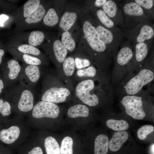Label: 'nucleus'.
Segmentation results:
<instances>
[{
	"label": "nucleus",
	"mask_w": 154,
	"mask_h": 154,
	"mask_svg": "<svg viewBox=\"0 0 154 154\" xmlns=\"http://www.w3.org/2000/svg\"><path fill=\"white\" fill-rule=\"evenodd\" d=\"M18 82L23 86L34 89L41 76L40 66L23 64Z\"/></svg>",
	"instance_id": "12"
},
{
	"label": "nucleus",
	"mask_w": 154,
	"mask_h": 154,
	"mask_svg": "<svg viewBox=\"0 0 154 154\" xmlns=\"http://www.w3.org/2000/svg\"><path fill=\"white\" fill-rule=\"evenodd\" d=\"M106 124L109 128L118 131L126 130L129 127L128 123L126 121L123 120L109 119L107 121Z\"/></svg>",
	"instance_id": "31"
},
{
	"label": "nucleus",
	"mask_w": 154,
	"mask_h": 154,
	"mask_svg": "<svg viewBox=\"0 0 154 154\" xmlns=\"http://www.w3.org/2000/svg\"><path fill=\"white\" fill-rule=\"evenodd\" d=\"M107 0H96L94 2V6L97 7H102Z\"/></svg>",
	"instance_id": "42"
},
{
	"label": "nucleus",
	"mask_w": 154,
	"mask_h": 154,
	"mask_svg": "<svg viewBox=\"0 0 154 154\" xmlns=\"http://www.w3.org/2000/svg\"><path fill=\"white\" fill-rule=\"evenodd\" d=\"M42 44L41 46L46 55L52 61L56 67L60 66L66 58L68 50L59 39L53 38Z\"/></svg>",
	"instance_id": "6"
},
{
	"label": "nucleus",
	"mask_w": 154,
	"mask_h": 154,
	"mask_svg": "<svg viewBox=\"0 0 154 154\" xmlns=\"http://www.w3.org/2000/svg\"><path fill=\"white\" fill-rule=\"evenodd\" d=\"M20 134L19 128L12 126L7 129L0 131V140L4 143L10 144L13 143L19 137Z\"/></svg>",
	"instance_id": "24"
},
{
	"label": "nucleus",
	"mask_w": 154,
	"mask_h": 154,
	"mask_svg": "<svg viewBox=\"0 0 154 154\" xmlns=\"http://www.w3.org/2000/svg\"><path fill=\"white\" fill-rule=\"evenodd\" d=\"M124 34L125 37L134 44L152 40L154 36L153 26L149 21L141 22Z\"/></svg>",
	"instance_id": "7"
},
{
	"label": "nucleus",
	"mask_w": 154,
	"mask_h": 154,
	"mask_svg": "<svg viewBox=\"0 0 154 154\" xmlns=\"http://www.w3.org/2000/svg\"><path fill=\"white\" fill-rule=\"evenodd\" d=\"M96 10L95 14L96 19H95L99 23L113 32L120 33L125 36L123 31L117 26L102 9Z\"/></svg>",
	"instance_id": "20"
},
{
	"label": "nucleus",
	"mask_w": 154,
	"mask_h": 154,
	"mask_svg": "<svg viewBox=\"0 0 154 154\" xmlns=\"http://www.w3.org/2000/svg\"><path fill=\"white\" fill-rule=\"evenodd\" d=\"M9 20H11V21L10 16H9L8 15L4 14L0 15V26L3 27L5 23Z\"/></svg>",
	"instance_id": "39"
},
{
	"label": "nucleus",
	"mask_w": 154,
	"mask_h": 154,
	"mask_svg": "<svg viewBox=\"0 0 154 154\" xmlns=\"http://www.w3.org/2000/svg\"><path fill=\"white\" fill-rule=\"evenodd\" d=\"M28 154H43V152L40 147H37L33 148L29 151Z\"/></svg>",
	"instance_id": "41"
},
{
	"label": "nucleus",
	"mask_w": 154,
	"mask_h": 154,
	"mask_svg": "<svg viewBox=\"0 0 154 154\" xmlns=\"http://www.w3.org/2000/svg\"><path fill=\"white\" fill-rule=\"evenodd\" d=\"M152 40L132 44L133 47L135 50V57L136 62H141L147 56L150 46L152 45Z\"/></svg>",
	"instance_id": "22"
},
{
	"label": "nucleus",
	"mask_w": 154,
	"mask_h": 154,
	"mask_svg": "<svg viewBox=\"0 0 154 154\" xmlns=\"http://www.w3.org/2000/svg\"><path fill=\"white\" fill-rule=\"evenodd\" d=\"M45 37L40 31L20 32L12 35L11 43L27 44L37 48L42 44Z\"/></svg>",
	"instance_id": "13"
},
{
	"label": "nucleus",
	"mask_w": 154,
	"mask_h": 154,
	"mask_svg": "<svg viewBox=\"0 0 154 154\" xmlns=\"http://www.w3.org/2000/svg\"><path fill=\"white\" fill-rule=\"evenodd\" d=\"M154 78V74L151 70L145 68L131 78L125 86V91L128 95L137 93L145 85L151 82Z\"/></svg>",
	"instance_id": "8"
},
{
	"label": "nucleus",
	"mask_w": 154,
	"mask_h": 154,
	"mask_svg": "<svg viewBox=\"0 0 154 154\" xmlns=\"http://www.w3.org/2000/svg\"><path fill=\"white\" fill-rule=\"evenodd\" d=\"M32 110L33 117L37 118H55L58 116L60 112L59 107L55 103L42 100L34 106Z\"/></svg>",
	"instance_id": "16"
},
{
	"label": "nucleus",
	"mask_w": 154,
	"mask_h": 154,
	"mask_svg": "<svg viewBox=\"0 0 154 154\" xmlns=\"http://www.w3.org/2000/svg\"><path fill=\"white\" fill-rule=\"evenodd\" d=\"M9 46L21 53L32 55L39 58L45 65H47L48 63L46 55L42 53L36 47L27 44L11 43Z\"/></svg>",
	"instance_id": "18"
},
{
	"label": "nucleus",
	"mask_w": 154,
	"mask_h": 154,
	"mask_svg": "<svg viewBox=\"0 0 154 154\" xmlns=\"http://www.w3.org/2000/svg\"><path fill=\"white\" fill-rule=\"evenodd\" d=\"M40 0H28L23 5L17 7L10 15L11 22L16 26L30 16L41 3Z\"/></svg>",
	"instance_id": "15"
},
{
	"label": "nucleus",
	"mask_w": 154,
	"mask_h": 154,
	"mask_svg": "<svg viewBox=\"0 0 154 154\" xmlns=\"http://www.w3.org/2000/svg\"><path fill=\"white\" fill-rule=\"evenodd\" d=\"M4 93L13 100L17 101V107L22 112H28L34 107V89L26 87L20 83L7 87Z\"/></svg>",
	"instance_id": "1"
},
{
	"label": "nucleus",
	"mask_w": 154,
	"mask_h": 154,
	"mask_svg": "<svg viewBox=\"0 0 154 154\" xmlns=\"http://www.w3.org/2000/svg\"><path fill=\"white\" fill-rule=\"evenodd\" d=\"M109 145V140L108 136L104 134L99 135L94 141V154H106Z\"/></svg>",
	"instance_id": "25"
},
{
	"label": "nucleus",
	"mask_w": 154,
	"mask_h": 154,
	"mask_svg": "<svg viewBox=\"0 0 154 154\" xmlns=\"http://www.w3.org/2000/svg\"><path fill=\"white\" fill-rule=\"evenodd\" d=\"M134 1L141 7L150 20L153 17V0H134Z\"/></svg>",
	"instance_id": "30"
},
{
	"label": "nucleus",
	"mask_w": 154,
	"mask_h": 154,
	"mask_svg": "<svg viewBox=\"0 0 154 154\" xmlns=\"http://www.w3.org/2000/svg\"><path fill=\"white\" fill-rule=\"evenodd\" d=\"M7 49L14 58L23 62L24 64L40 66L45 65L40 59L35 56L21 53L9 46Z\"/></svg>",
	"instance_id": "21"
},
{
	"label": "nucleus",
	"mask_w": 154,
	"mask_h": 154,
	"mask_svg": "<svg viewBox=\"0 0 154 154\" xmlns=\"http://www.w3.org/2000/svg\"><path fill=\"white\" fill-rule=\"evenodd\" d=\"M93 20L96 29L100 39L110 51L116 50L124 42V35L113 32L101 25L94 18Z\"/></svg>",
	"instance_id": "10"
},
{
	"label": "nucleus",
	"mask_w": 154,
	"mask_h": 154,
	"mask_svg": "<svg viewBox=\"0 0 154 154\" xmlns=\"http://www.w3.org/2000/svg\"><path fill=\"white\" fill-rule=\"evenodd\" d=\"M11 106L10 103L7 101H4L0 98V113L3 116L9 115L11 113Z\"/></svg>",
	"instance_id": "37"
},
{
	"label": "nucleus",
	"mask_w": 154,
	"mask_h": 154,
	"mask_svg": "<svg viewBox=\"0 0 154 154\" xmlns=\"http://www.w3.org/2000/svg\"><path fill=\"white\" fill-rule=\"evenodd\" d=\"M74 61L75 66L78 70L85 68L90 64V61L86 58L77 57L75 58Z\"/></svg>",
	"instance_id": "38"
},
{
	"label": "nucleus",
	"mask_w": 154,
	"mask_h": 154,
	"mask_svg": "<svg viewBox=\"0 0 154 154\" xmlns=\"http://www.w3.org/2000/svg\"><path fill=\"white\" fill-rule=\"evenodd\" d=\"M50 6L47 10L42 23V24L44 27L48 28L55 26L59 21L55 8L53 7H50Z\"/></svg>",
	"instance_id": "26"
},
{
	"label": "nucleus",
	"mask_w": 154,
	"mask_h": 154,
	"mask_svg": "<svg viewBox=\"0 0 154 154\" xmlns=\"http://www.w3.org/2000/svg\"><path fill=\"white\" fill-rule=\"evenodd\" d=\"M89 115V109L85 105L81 104L74 105L70 107L67 112V115L70 117H86Z\"/></svg>",
	"instance_id": "28"
},
{
	"label": "nucleus",
	"mask_w": 154,
	"mask_h": 154,
	"mask_svg": "<svg viewBox=\"0 0 154 154\" xmlns=\"http://www.w3.org/2000/svg\"><path fill=\"white\" fill-rule=\"evenodd\" d=\"M102 10L116 25L124 27L123 14L116 1L112 0H107L102 7Z\"/></svg>",
	"instance_id": "17"
},
{
	"label": "nucleus",
	"mask_w": 154,
	"mask_h": 154,
	"mask_svg": "<svg viewBox=\"0 0 154 154\" xmlns=\"http://www.w3.org/2000/svg\"><path fill=\"white\" fill-rule=\"evenodd\" d=\"M124 15V27H134L150 20L143 9L134 1H127L122 6Z\"/></svg>",
	"instance_id": "5"
},
{
	"label": "nucleus",
	"mask_w": 154,
	"mask_h": 154,
	"mask_svg": "<svg viewBox=\"0 0 154 154\" xmlns=\"http://www.w3.org/2000/svg\"><path fill=\"white\" fill-rule=\"evenodd\" d=\"M6 88L2 76L0 73V95L4 93Z\"/></svg>",
	"instance_id": "40"
},
{
	"label": "nucleus",
	"mask_w": 154,
	"mask_h": 154,
	"mask_svg": "<svg viewBox=\"0 0 154 154\" xmlns=\"http://www.w3.org/2000/svg\"><path fill=\"white\" fill-rule=\"evenodd\" d=\"M128 133L124 131H117L114 133L109 141V148L112 151L119 150L123 143L128 137Z\"/></svg>",
	"instance_id": "23"
},
{
	"label": "nucleus",
	"mask_w": 154,
	"mask_h": 154,
	"mask_svg": "<svg viewBox=\"0 0 154 154\" xmlns=\"http://www.w3.org/2000/svg\"><path fill=\"white\" fill-rule=\"evenodd\" d=\"M44 146L46 154H61L59 145L52 137L49 136L45 139Z\"/></svg>",
	"instance_id": "29"
},
{
	"label": "nucleus",
	"mask_w": 154,
	"mask_h": 154,
	"mask_svg": "<svg viewBox=\"0 0 154 154\" xmlns=\"http://www.w3.org/2000/svg\"><path fill=\"white\" fill-rule=\"evenodd\" d=\"M77 18V15L75 12H66L62 16L59 27L64 31H68L75 23Z\"/></svg>",
	"instance_id": "27"
},
{
	"label": "nucleus",
	"mask_w": 154,
	"mask_h": 154,
	"mask_svg": "<svg viewBox=\"0 0 154 154\" xmlns=\"http://www.w3.org/2000/svg\"><path fill=\"white\" fill-rule=\"evenodd\" d=\"M121 103L124 107L126 114L133 118L142 120L146 116L141 97L135 95H127L123 98Z\"/></svg>",
	"instance_id": "11"
},
{
	"label": "nucleus",
	"mask_w": 154,
	"mask_h": 154,
	"mask_svg": "<svg viewBox=\"0 0 154 154\" xmlns=\"http://www.w3.org/2000/svg\"><path fill=\"white\" fill-rule=\"evenodd\" d=\"M154 144H152L151 146L150 152L151 154H154Z\"/></svg>",
	"instance_id": "44"
},
{
	"label": "nucleus",
	"mask_w": 154,
	"mask_h": 154,
	"mask_svg": "<svg viewBox=\"0 0 154 154\" xmlns=\"http://www.w3.org/2000/svg\"><path fill=\"white\" fill-rule=\"evenodd\" d=\"M61 42L67 50L73 51L76 47L75 41L68 31H64L61 36Z\"/></svg>",
	"instance_id": "33"
},
{
	"label": "nucleus",
	"mask_w": 154,
	"mask_h": 154,
	"mask_svg": "<svg viewBox=\"0 0 154 154\" xmlns=\"http://www.w3.org/2000/svg\"><path fill=\"white\" fill-rule=\"evenodd\" d=\"M131 42L128 39L121 45V47L116 57V62L120 66H123L127 64L133 58L134 54Z\"/></svg>",
	"instance_id": "19"
},
{
	"label": "nucleus",
	"mask_w": 154,
	"mask_h": 154,
	"mask_svg": "<svg viewBox=\"0 0 154 154\" xmlns=\"http://www.w3.org/2000/svg\"><path fill=\"white\" fill-rule=\"evenodd\" d=\"M21 68V66L14 58L8 60L3 65L2 76L6 88L18 82Z\"/></svg>",
	"instance_id": "14"
},
{
	"label": "nucleus",
	"mask_w": 154,
	"mask_h": 154,
	"mask_svg": "<svg viewBox=\"0 0 154 154\" xmlns=\"http://www.w3.org/2000/svg\"><path fill=\"white\" fill-rule=\"evenodd\" d=\"M96 74V70L92 66H90L87 68L78 70L76 72V74L79 77H93Z\"/></svg>",
	"instance_id": "35"
},
{
	"label": "nucleus",
	"mask_w": 154,
	"mask_h": 154,
	"mask_svg": "<svg viewBox=\"0 0 154 154\" xmlns=\"http://www.w3.org/2000/svg\"><path fill=\"white\" fill-rule=\"evenodd\" d=\"M72 139L69 136L65 137L62 141L60 148L61 154H73Z\"/></svg>",
	"instance_id": "34"
},
{
	"label": "nucleus",
	"mask_w": 154,
	"mask_h": 154,
	"mask_svg": "<svg viewBox=\"0 0 154 154\" xmlns=\"http://www.w3.org/2000/svg\"><path fill=\"white\" fill-rule=\"evenodd\" d=\"M42 84L41 97L42 101L54 103H62L66 101L71 94L68 88L57 86L55 78L51 75L46 76Z\"/></svg>",
	"instance_id": "2"
},
{
	"label": "nucleus",
	"mask_w": 154,
	"mask_h": 154,
	"mask_svg": "<svg viewBox=\"0 0 154 154\" xmlns=\"http://www.w3.org/2000/svg\"><path fill=\"white\" fill-rule=\"evenodd\" d=\"M75 68L74 59L72 56L66 58L62 63V68L65 75L71 77L74 74Z\"/></svg>",
	"instance_id": "32"
},
{
	"label": "nucleus",
	"mask_w": 154,
	"mask_h": 154,
	"mask_svg": "<svg viewBox=\"0 0 154 154\" xmlns=\"http://www.w3.org/2000/svg\"><path fill=\"white\" fill-rule=\"evenodd\" d=\"M94 86L92 80L87 79L81 81L75 88L76 96L83 103L89 106H96L99 102L98 97L92 92Z\"/></svg>",
	"instance_id": "9"
},
{
	"label": "nucleus",
	"mask_w": 154,
	"mask_h": 154,
	"mask_svg": "<svg viewBox=\"0 0 154 154\" xmlns=\"http://www.w3.org/2000/svg\"><path fill=\"white\" fill-rule=\"evenodd\" d=\"M154 127L150 125H145L139 128L137 132V135L139 139L141 140L145 139L147 135L153 132Z\"/></svg>",
	"instance_id": "36"
},
{
	"label": "nucleus",
	"mask_w": 154,
	"mask_h": 154,
	"mask_svg": "<svg viewBox=\"0 0 154 154\" xmlns=\"http://www.w3.org/2000/svg\"><path fill=\"white\" fill-rule=\"evenodd\" d=\"M82 31L87 44L94 52L101 54L110 51L106 44L100 39L96 29L93 18H90L84 21Z\"/></svg>",
	"instance_id": "4"
},
{
	"label": "nucleus",
	"mask_w": 154,
	"mask_h": 154,
	"mask_svg": "<svg viewBox=\"0 0 154 154\" xmlns=\"http://www.w3.org/2000/svg\"><path fill=\"white\" fill-rule=\"evenodd\" d=\"M5 54V51L3 49L0 48V65L2 62V59Z\"/></svg>",
	"instance_id": "43"
},
{
	"label": "nucleus",
	"mask_w": 154,
	"mask_h": 154,
	"mask_svg": "<svg viewBox=\"0 0 154 154\" xmlns=\"http://www.w3.org/2000/svg\"><path fill=\"white\" fill-rule=\"evenodd\" d=\"M51 4L50 1L46 2L41 0L34 11L24 21L16 26L12 30V35L27 30L39 28L42 24L47 10Z\"/></svg>",
	"instance_id": "3"
}]
</instances>
